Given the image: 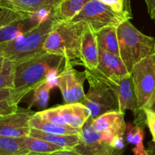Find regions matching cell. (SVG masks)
<instances>
[{
  "label": "cell",
  "instance_id": "obj_1",
  "mask_svg": "<svg viewBox=\"0 0 155 155\" xmlns=\"http://www.w3.org/2000/svg\"><path fill=\"white\" fill-rule=\"evenodd\" d=\"M64 58L45 52L15 63V82L10 101L18 105L30 92L50 78H55L64 67Z\"/></svg>",
  "mask_w": 155,
  "mask_h": 155
},
{
  "label": "cell",
  "instance_id": "obj_2",
  "mask_svg": "<svg viewBox=\"0 0 155 155\" xmlns=\"http://www.w3.org/2000/svg\"><path fill=\"white\" fill-rule=\"evenodd\" d=\"M54 21L53 12L28 33L12 40L0 42V56L16 63L46 52L44 50V44Z\"/></svg>",
  "mask_w": 155,
  "mask_h": 155
},
{
  "label": "cell",
  "instance_id": "obj_3",
  "mask_svg": "<svg viewBox=\"0 0 155 155\" xmlns=\"http://www.w3.org/2000/svg\"><path fill=\"white\" fill-rule=\"evenodd\" d=\"M86 23L83 21H54L48 34L44 50L64 58L65 62L80 64V46Z\"/></svg>",
  "mask_w": 155,
  "mask_h": 155
},
{
  "label": "cell",
  "instance_id": "obj_4",
  "mask_svg": "<svg viewBox=\"0 0 155 155\" xmlns=\"http://www.w3.org/2000/svg\"><path fill=\"white\" fill-rule=\"evenodd\" d=\"M117 31L120 57L131 74L137 62L155 54V38L139 31L130 20L120 24Z\"/></svg>",
  "mask_w": 155,
  "mask_h": 155
},
{
  "label": "cell",
  "instance_id": "obj_5",
  "mask_svg": "<svg viewBox=\"0 0 155 155\" xmlns=\"http://www.w3.org/2000/svg\"><path fill=\"white\" fill-rule=\"evenodd\" d=\"M85 72L89 88L82 103L89 110L90 117L95 119L107 112L119 111L117 97L112 88L90 70L86 69Z\"/></svg>",
  "mask_w": 155,
  "mask_h": 155
},
{
  "label": "cell",
  "instance_id": "obj_6",
  "mask_svg": "<svg viewBox=\"0 0 155 155\" xmlns=\"http://www.w3.org/2000/svg\"><path fill=\"white\" fill-rule=\"evenodd\" d=\"M132 18L131 9L117 12L99 0H90L71 21H83L96 33L106 27H117L123 22Z\"/></svg>",
  "mask_w": 155,
  "mask_h": 155
},
{
  "label": "cell",
  "instance_id": "obj_7",
  "mask_svg": "<svg viewBox=\"0 0 155 155\" xmlns=\"http://www.w3.org/2000/svg\"><path fill=\"white\" fill-rule=\"evenodd\" d=\"M131 76L141 111L155 91V54L137 62L133 67Z\"/></svg>",
  "mask_w": 155,
  "mask_h": 155
},
{
  "label": "cell",
  "instance_id": "obj_8",
  "mask_svg": "<svg viewBox=\"0 0 155 155\" xmlns=\"http://www.w3.org/2000/svg\"><path fill=\"white\" fill-rule=\"evenodd\" d=\"M86 80V72H80L74 65L65 62L63 70L56 78V86L61 92L64 104L83 102L85 98L83 83Z\"/></svg>",
  "mask_w": 155,
  "mask_h": 155
},
{
  "label": "cell",
  "instance_id": "obj_9",
  "mask_svg": "<svg viewBox=\"0 0 155 155\" xmlns=\"http://www.w3.org/2000/svg\"><path fill=\"white\" fill-rule=\"evenodd\" d=\"M92 118L89 117L81 129L82 142L74 148L81 155H95L111 147L116 136L109 132H100L92 127Z\"/></svg>",
  "mask_w": 155,
  "mask_h": 155
},
{
  "label": "cell",
  "instance_id": "obj_10",
  "mask_svg": "<svg viewBox=\"0 0 155 155\" xmlns=\"http://www.w3.org/2000/svg\"><path fill=\"white\" fill-rule=\"evenodd\" d=\"M36 112L18 107L16 111L0 118V136L21 138L30 136V121Z\"/></svg>",
  "mask_w": 155,
  "mask_h": 155
},
{
  "label": "cell",
  "instance_id": "obj_11",
  "mask_svg": "<svg viewBox=\"0 0 155 155\" xmlns=\"http://www.w3.org/2000/svg\"><path fill=\"white\" fill-rule=\"evenodd\" d=\"M93 74H95V73ZM97 77L104 80L114 91L119 103L120 112L124 114L126 110H130L137 114L138 112L140 111L131 74L117 80H107L98 76Z\"/></svg>",
  "mask_w": 155,
  "mask_h": 155
},
{
  "label": "cell",
  "instance_id": "obj_12",
  "mask_svg": "<svg viewBox=\"0 0 155 155\" xmlns=\"http://www.w3.org/2000/svg\"><path fill=\"white\" fill-rule=\"evenodd\" d=\"M97 76L107 80H117L130 75L120 57L99 48L98 64L91 70Z\"/></svg>",
  "mask_w": 155,
  "mask_h": 155
},
{
  "label": "cell",
  "instance_id": "obj_13",
  "mask_svg": "<svg viewBox=\"0 0 155 155\" xmlns=\"http://www.w3.org/2000/svg\"><path fill=\"white\" fill-rule=\"evenodd\" d=\"M99 47L96 33L86 24L81 35L80 46V64L86 69L95 70L98 64Z\"/></svg>",
  "mask_w": 155,
  "mask_h": 155
},
{
  "label": "cell",
  "instance_id": "obj_14",
  "mask_svg": "<svg viewBox=\"0 0 155 155\" xmlns=\"http://www.w3.org/2000/svg\"><path fill=\"white\" fill-rule=\"evenodd\" d=\"M92 127L100 132H109L115 136H124L127 130L124 114L114 110L92 119Z\"/></svg>",
  "mask_w": 155,
  "mask_h": 155
},
{
  "label": "cell",
  "instance_id": "obj_15",
  "mask_svg": "<svg viewBox=\"0 0 155 155\" xmlns=\"http://www.w3.org/2000/svg\"><path fill=\"white\" fill-rule=\"evenodd\" d=\"M58 108L67 125L73 128L82 129L86 120L90 117L89 110L81 102L64 104L58 106Z\"/></svg>",
  "mask_w": 155,
  "mask_h": 155
},
{
  "label": "cell",
  "instance_id": "obj_16",
  "mask_svg": "<svg viewBox=\"0 0 155 155\" xmlns=\"http://www.w3.org/2000/svg\"><path fill=\"white\" fill-rule=\"evenodd\" d=\"M60 0H0V9H8L21 13L33 14L42 8L54 5Z\"/></svg>",
  "mask_w": 155,
  "mask_h": 155
},
{
  "label": "cell",
  "instance_id": "obj_17",
  "mask_svg": "<svg viewBox=\"0 0 155 155\" xmlns=\"http://www.w3.org/2000/svg\"><path fill=\"white\" fill-rule=\"evenodd\" d=\"M30 136L42 139L64 149H74L82 142L81 135H58L42 132L31 128Z\"/></svg>",
  "mask_w": 155,
  "mask_h": 155
},
{
  "label": "cell",
  "instance_id": "obj_18",
  "mask_svg": "<svg viewBox=\"0 0 155 155\" xmlns=\"http://www.w3.org/2000/svg\"><path fill=\"white\" fill-rule=\"evenodd\" d=\"M90 0H60L54 12L56 21H71Z\"/></svg>",
  "mask_w": 155,
  "mask_h": 155
},
{
  "label": "cell",
  "instance_id": "obj_19",
  "mask_svg": "<svg viewBox=\"0 0 155 155\" xmlns=\"http://www.w3.org/2000/svg\"><path fill=\"white\" fill-rule=\"evenodd\" d=\"M31 128L42 132L58 135H81V129H76L69 126H59L42 120L37 112L30 121Z\"/></svg>",
  "mask_w": 155,
  "mask_h": 155
},
{
  "label": "cell",
  "instance_id": "obj_20",
  "mask_svg": "<svg viewBox=\"0 0 155 155\" xmlns=\"http://www.w3.org/2000/svg\"><path fill=\"white\" fill-rule=\"evenodd\" d=\"M117 27H109L96 33L98 47L111 54L120 56Z\"/></svg>",
  "mask_w": 155,
  "mask_h": 155
},
{
  "label": "cell",
  "instance_id": "obj_21",
  "mask_svg": "<svg viewBox=\"0 0 155 155\" xmlns=\"http://www.w3.org/2000/svg\"><path fill=\"white\" fill-rule=\"evenodd\" d=\"M30 153L26 147L25 137L0 136V155H27Z\"/></svg>",
  "mask_w": 155,
  "mask_h": 155
},
{
  "label": "cell",
  "instance_id": "obj_22",
  "mask_svg": "<svg viewBox=\"0 0 155 155\" xmlns=\"http://www.w3.org/2000/svg\"><path fill=\"white\" fill-rule=\"evenodd\" d=\"M127 140L129 143L135 145L133 152L135 155H150L143 145L145 132L143 127L137 125L133 126L131 124H127Z\"/></svg>",
  "mask_w": 155,
  "mask_h": 155
},
{
  "label": "cell",
  "instance_id": "obj_23",
  "mask_svg": "<svg viewBox=\"0 0 155 155\" xmlns=\"http://www.w3.org/2000/svg\"><path fill=\"white\" fill-rule=\"evenodd\" d=\"M25 145L30 153L40 155L48 154L59 150L64 149L61 147L58 146L45 140L30 136L25 137Z\"/></svg>",
  "mask_w": 155,
  "mask_h": 155
},
{
  "label": "cell",
  "instance_id": "obj_24",
  "mask_svg": "<svg viewBox=\"0 0 155 155\" xmlns=\"http://www.w3.org/2000/svg\"><path fill=\"white\" fill-rule=\"evenodd\" d=\"M56 78H50L38 86L33 90L32 104H36L40 107H45L49 99L50 92L56 85Z\"/></svg>",
  "mask_w": 155,
  "mask_h": 155
},
{
  "label": "cell",
  "instance_id": "obj_25",
  "mask_svg": "<svg viewBox=\"0 0 155 155\" xmlns=\"http://www.w3.org/2000/svg\"><path fill=\"white\" fill-rule=\"evenodd\" d=\"M15 63L5 58L4 63L0 68V89H14Z\"/></svg>",
  "mask_w": 155,
  "mask_h": 155
},
{
  "label": "cell",
  "instance_id": "obj_26",
  "mask_svg": "<svg viewBox=\"0 0 155 155\" xmlns=\"http://www.w3.org/2000/svg\"><path fill=\"white\" fill-rule=\"evenodd\" d=\"M37 113L39 116L44 120L56 124V125L68 126L64 118L61 115L58 108V106L51 107V108L46 109V110H44L42 111L37 112Z\"/></svg>",
  "mask_w": 155,
  "mask_h": 155
},
{
  "label": "cell",
  "instance_id": "obj_27",
  "mask_svg": "<svg viewBox=\"0 0 155 155\" xmlns=\"http://www.w3.org/2000/svg\"><path fill=\"white\" fill-rule=\"evenodd\" d=\"M115 12H121L130 9V0H99Z\"/></svg>",
  "mask_w": 155,
  "mask_h": 155
},
{
  "label": "cell",
  "instance_id": "obj_28",
  "mask_svg": "<svg viewBox=\"0 0 155 155\" xmlns=\"http://www.w3.org/2000/svg\"><path fill=\"white\" fill-rule=\"evenodd\" d=\"M18 109V105L13 104L10 99L0 101V118L16 111Z\"/></svg>",
  "mask_w": 155,
  "mask_h": 155
},
{
  "label": "cell",
  "instance_id": "obj_29",
  "mask_svg": "<svg viewBox=\"0 0 155 155\" xmlns=\"http://www.w3.org/2000/svg\"><path fill=\"white\" fill-rule=\"evenodd\" d=\"M143 112L146 117V124L152 136V142L155 143V114L145 109H144Z\"/></svg>",
  "mask_w": 155,
  "mask_h": 155
},
{
  "label": "cell",
  "instance_id": "obj_30",
  "mask_svg": "<svg viewBox=\"0 0 155 155\" xmlns=\"http://www.w3.org/2000/svg\"><path fill=\"white\" fill-rule=\"evenodd\" d=\"M123 153H124V150L117 149V148H113V147H109L95 155H123Z\"/></svg>",
  "mask_w": 155,
  "mask_h": 155
},
{
  "label": "cell",
  "instance_id": "obj_31",
  "mask_svg": "<svg viewBox=\"0 0 155 155\" xmlns=\"http://www.w3.org/2000/svg\"><path fill=\"white\" fill-rule=\"evenodd\" d=\"M40 155V154H38ZM45 155H81L74 149H62Z\"/></svg>",
  "mask_w": 155,
  "mask_h": 155
},
{
  "label": "cell",
  "instance_id": "obj_32",
  "mask_svg": "<svg viewBox=\"0 0 155 155\" xmlns=\"http://www.w3.org/2000/svg\"><path fill=\"white\" fill-rule=\"evenodd\" d=\"M111 147L117 149L124 150V139H123V136H116L114 139V140L111 142Z\"/></svg>",
  "mask_w": 155,
  "mask_h": 155
},
{
  "label": "cell",
  "instance_id": "obj_33",
  "mask_svg": "<svg viewBox=\"0 0 155 155\" xmlns=\"http://www.w3.org/2000/svg\"><path fill=\"white\" fill-rule=\"evenodd\" d=\"M12 94V89H0V101L11 99Z\"/></svg>",
  "mask_w": 155,
  "mask_h": 155
},
{
  "label": "cell",
  "instance_id": "obj_34",
  "mask_svg": "<svg viewBox=\"0 0 155 155\" xmlns=\"http://www.w3.org/2000/svg\"><path fill=\"white\" fill-rule=\"evenodd\" d=\"M144 109L151 110V111H152L153 113L155 114V91L154 92V93H153L152 96L151 97L150 100L148 101V102L147 103L146 105L143 108V110Z\"/></svg>",
  "mask_w": 155,
  "mask_h": 155
},
{
  "label": "cell",
  "instance_id": "obj_35",
  "mask_svg": "<svg viewBox=\"0 0 155 155\" xmlns=\"http://www.w3.org/2000/svg\"><path fill=\"white\" fill-rule=\"evenodd\" d=\"M7 12V9H0V27H2L5 24Z\"/></svg>",
  "mask_w": 155,
  "mask_h": 155
},
{
  "label": "cell",
  "instance_id": "obj_36",
  "mask_svg": "<svg viewBox=\"0 0 155 155\" xmlns=\"http://www.w3.org/2000/svg\"><path fill=\"white\" fill-rule=\"evenodd\" d=\"M145 2L146 3L147 8H148V13L149 15H151L155 8V0H145Z\"/></svg>",
  "mask_w": 155,
  "mask_h": 155
},
{
  "label": "cell",
  "instance_id": "obj_37",
  "mask_svg": "<svg viewBox=\"0 0 155 155\" xmlns=\"http://www.w3.org/2000/svg\"><path fill=\"white\" fill-rule=\"evenodd\" d=\"M150 155H155V143L153 142L152 144L149 145V148L147 150Z\"/></svg>",
  "mask_w": 155,
  "mask_h": 155
},
{
  "label": "cell",
  "instance_id": "obj_38",
  "mask_svg": "<svg viewBox=\"0 0 155 155\" xmlns=\"http://www.w3.org/2000/svg\"><path fill=\"white\" fill-rule=\"evenodd\" d=\"M150 16H151V19L155 20V8H154V10H153V12H151V15H150Z\"/></svg>",
  "mask_w": 155,
  "mask_h": 155
},
{
  "label": "cell",
  "instance_id": "obj_39",
  "mask_svg": "<svg viewBox=\"0 0 155 155\" xmlns=\"http://www.w3.org/2000/svg\"><path fill=\"white\" fill-rule=\"evenodd\" d=\"M4 61H5L4 58L2 57V56H0V68H1L2 66L3 63H4Z\"/></svg>",
  "mask_w": 155,
  "mask_h": 155
},
{
  "label": "cell",
  "instance_id": "obj_40",
  "mask_svg": "<svg viewBox=\"0 0 155 155\" xmlns=\"http://www.w3.org/2000/svg\"><path fill=\"white\" fill-rule=\"evenodd\" d=\"M27 155H38V154H33V153H30V154H27Z\"/></svg>",
  "mask_w": 155,
  "mask_h": 155
}]
</instances>
